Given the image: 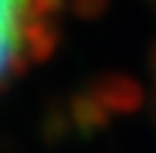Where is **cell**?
<instances>
[{
  "mask_svg": "<svg viewBox=\"0 0 156 153\" xmlns=\"http://www.w3.org/2000/svg\"><path fill=\"white\" fill-rule=\"evenodd\" d=\"M60 45V24L54 18H36L27 15L21 30V54L27 63H45Z\"/></svg>",
  "mask_w": 156,
  "mask_h": 153,
  "instance_id": "3957f363",
  "label": "cell"
},
{
  "mask_svg": "<svg viewBox=\"0 0 156 153\" xmlns=\"http://www.w3.org/2000/svg\"><path fill=\"white\" fill-rule=\"evenodd\" d=\"M63 6H69V0H27V9L36 18H54L57 12H63Z\"/></svg>",
  "mask_w": 156,
  "mask_h": 153,
  "instance_id": "52a82bcc",
  "label": "cell"
},
{
  "mask_svg": "<svg viewBox=\"0 0 156 153\" xmlns=\"http://www.w3.org/2000/svg\"><path fill=\"white\" fill-rule=\"evenodd\" d=\"M66 114H69V123H72L81 135H96V132H102V129L111 126V114L90 96V90H78V93L69 99Z\"/></svg>",
  "mask_w": 156,
  "mask_h": 153,
  "instance_id": "277c9868",
  "label": "cell"
},
{
  "mask_svg": "<svg viewBox=\"0 0 156 153\" xmlns=\"http://www.w3.org/2000/svg\"><path fill=\"white\" fill-rule=\"evenodd\" d=\"M108 3H111V0H69V9L75 12L78 18L93 21V18H99V15L108 9Z\"/></svg>",
  "mask_w": 156,
  "mask_h": 153,
  "instance_id": "8992f818",
  "label": "cell"
},
{
  "mask_svg": "<svg viewBox=\"0 0 156 153\" xmlns=\"http://www.w3.org/2000/svg\"><path fill=\"white\" fill-rule=\"evenodd\" d=\"M30 15L27 0H0V78L21 75L27 57L21 54V30Z\"/></svg>",
  "mask_w": 156,
  "mask_h": 153,
  "instance_id": "6da1fadb",
  "label": "cell"
},
{
  "mask_svg": "<svg viewBox=\"0 0 156 153\" xmlns=\"http://www.w3.org/2000/svg\"><path fill=\"white\" fill-rule=\"evenodd\" d=\"M87 90L108 114H135L144 105V87L126 72H105Z\"/></svg>",
  "mask_w": 156,
  "mask_h": 153,
  "instance_id": "7a4b0ae2",
  "label": "cell"
},
{
  "mask_svg": "<svg viewBox=\"0 0 156 153\" xmlns=\"http://www.w3.org/2000/svg\"><path fill=\"white\" fill-rule=\"evenodd\" d=\"M69 114L60 108V105H51L48 111H45V117H42V138L48 141V144H57V141H63L66 138V132H69Z\"/></svg>",
  "mask_w": 156,
  "mask_h": 153,
  "instance_id": "5b68a950",
  "label": "cell"
}]
</instances>
